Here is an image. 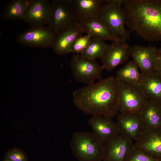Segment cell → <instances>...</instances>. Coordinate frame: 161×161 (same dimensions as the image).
<instances>
[{"mask_svg":"<svg viewBox=\"0 0 161 161\" xmlns=\"http://www.w3.org/2000/svg\"><path fill=\"white\" fill-rule=\"evenodd\" d=\"M120 82L111 76L82 87L73 93V102L87 114L112 117L119 113Z\"/></svg>","mask_w":161,"mask_h":161,"instance_id":"obj_1","label":"cell"},{"mask_svg":"<svg viewBox=\"0 0 161 161\" xmlns=\"http://www.w3.org/2000/svg\"><path fill=\"white\" fill-rule=\"evenodd\" d=\"M126 24L145 41H161V0H124Z\"/></svg>","mask_w":161,"mask_h":161,"instance_id":"obj_2","label":"cell"},{"mask_svg":"<svg viewBox=\"0 0 161 161\" xmlns=\"http://www.w3.org/2000/svg\"><path fill=\"white\" fill-rule=\"evenodd\" d=\"M70 146L73 155L79 161L103 160L104 143L93 132H75Z\"/></svg>","mask_w":161,"mask_h":161,"instance_id":"obj_3","label":"cell"},{"mask_svg":"<svg viewBox=\"0 0 161 161\" xmlns=\"http://www.w3.org/2000/svg\"><path fill=\"white\" fill-rule=\"evenodd\" d=\"M124 1L104 0L99 18L115 40L127 41L130 38V31L125 28V14L122 7Z\"/></svg>","mask_w":161,"mask_h":161,"instance_id":"obj_4","label":"cell"},{"mask_svg":"<svg viewBox=\"0 0 161 161\" xmlns=\"http://www.w3.org/2000/svg\"><path fill=\"white\" fill-rule=\"evenodd\" d=\"M119 82V113L141 114L149 100L139 86Z\"/></svg>","mask_w":161,"mask_h":161,"instance_id":"obj_5","label":"cell"},{"mask_svg":"<svg viewBox=\"0 0 161 161\" xmlns=\"http://www.w3.org/2000/svg\"><path fill=\"white\" fill-rule=\"evenodd\" d=\"M70 66L74 79L87 85L100 79L104 69L96 60L87 58L78 54H73L70 60Z\"/></svg>","mask_w":161,"mask_h":161,"instance_id":"obj_6","label":"cell"},{"mask_svg":"<svg viewBox=\"0 0 161 161\" xmlns=\"http://www.w3.org/2000/svg\"><path fill=\"white\" fill-rule=\"evenodd\" d=\"M56 36V33L48 25L30 27L20 33L16 40L18 43L24 46L48 48L52 47Z\"/></svg>","mask_w":161,"mask_h":161,"instance_id":"obj_7","label":"cell"},{"mask_svg":"<svg viewBox=\"0 0 161 161\" xmlns=\"http://www.w3.org/2000/svg\"><path fill=\"white\" fill-rule=\"evenodd\" d=\"M52 15L48 25L56 34L77 21L70 0H52Z\"/></svg>","mask_w":161,"mask_h":161,"instance_id":"obj_8","label":"cell"},{"mask_svg":"<svg viewBox=\"0 0 161 161\" xmlns=\"http://www.w3.org/2000/svg\"><path fill=\"white\" fill-rule=\"evenodd\" d=\"M131 47L126 41H112L100 58L104 69L112 71L126 62L130 56Z\"/></svg>","mask_w":161,"mask_h":161,"instance_id":"obj_9","label":"cell"},{"mask_svg":"<svg viewBox=\"0 0 161 161\" xmlns=\"http://www.w3.org/2000/svg\"><path fill=\"white\" fill-rule=\"evenodd\" d=\"M52 13V3L47 0H31L23 20L30 27L48 25Z\"/></svg>","mask_w":161,"mask_h":161,"instance_id":"obj_10","label":"cell"},{"mask_svg":"<svg viewBox=\"0 0 161 161\" xmlns=\"http://www.w3.org/2000/svg\"><path fill=\"white\" fill-rule=\"evenodd\" d=\"M158 49L149 45H135L131 47L130 56L137 65L141 73L145 75L154 72Z\"/></svg>","mask_w":161,"mask_h":161,"instance_id":"obj_11","label":"cell"},{"mask_svg":"<svg viewBox=\"0 0 161 161\" xmlns=\"http://www.w3.org/2000/svg\"><path fill=\"white\" fill-rule=\"evenodd\" d=\"M117 124L120 134L136 141L145 131L140 114L119 113Z\"/></svg>","mask_w":161,"mask_h":161,"instance_id":"obj_12","label":"cell"},{"mask_svg":"<svg viewBox=\"0 0 161 161\" xmlns=\"http://www.w3.org/2000/svg\"><path fill=\"white\" fill-rule=\"evenodd\" d=\"M112 118L104 115H94L88 121L92 132L104 143L111 141L120 134L117 123Z\"/></svg>","mask_w":161,"mask_h":161,"instance_id":"obj_13","label":"cell"},{"mask_svg":"<svg viewBox=\"0 0 161 161\" xmlns=\"http://www.w3.org/2000/svg\"><path fill=\"white\" fill-rule=\"evenodd\" d=\"M84 33L78 21L56 34L52 47L55 53L64 55L71 53L73 44L76 40Z\"/></svg>","mask_w":161,"mask_h":161,"instance_id":"obj_14","label":"cell"},{"mask_svg":"<svg viewBox=\"0 0 161 161\" xmlns=\"http://www.w3.org/2000/svg\"><path fill=\"white\" fill-rule=\"evenodd\" d=\"M134 141L120 134L111 141L104 143L103 161H124L132 149Z\"/></svg>","mask_w":161,"mask_h":161,"instance_id":"obj_15","label":"cell"},{"mask_svg":"<svg viewBox=\"0 0 161 161\" xmlns=\"http://www.w3.org/2000/svg\"><path fill=\"white\" fill-rule=\"evenodd\" d=\"M133 148L161 160V130L145 131L134 143Z\"/></svg>","mask_w":161,"mask_h":161,"instance_id":"obj_16","label":"cell"},{"mask_svg":"<svg viewBox=\"0 0 161 161\" xmlns=\"http://www.w3.org/2000/svg\"><path fill=\"white\" fill-rule=\"evenodd\" d=\"M77 21L99 17L104 0H70Z\"/></svg>","mask_w":161,"mask_h":161,"instance_id":"obj_17","label":"cell"},{"mask_svg":"<svg viewBox=\"0 0 161 161\" xmlns=\"http://www.w3.org/2000/svg\"><path fill=\"white\" fill-rule=\"evenodd\" d=\"M139 86L149 100L161 106V76L155 72L143 75Z\"/></svg>","mask_w":161,"mask_h":161,"instance_id":"obj_18","label":"cell"},{"mask_svg":"<svg viewBox=\"0 0 161 161\" xmlns=\"http://www.w3.org/2000/svg\"><path fill=\"white\" fill-rule=\"evenodd\" d=\"M145 131L161 130V106L148 100L140 114Z\"/></svg>","mask_w":161,"mask_h":161,"instance_id":"obj_19","label":"cell"},{"mask_svg":"<svg viewBox=\"0 0 161 161\" xmlns=\"http://www.w3.org/2000/svg\"><path fill=\"white\" fill-rule=\"evenodd\" d=\"M84 33L101 39L112 41L115 38L99 17L85 21H78Z\"/></svg>","mask_w":161,"mask_h":161,"instance_id":"obj_20","label":"cell"},{"mask_svg":"<svg viewBox=\"0 0 161 161\" xmlns=\"http://www.w3.org/2000/svg\"><path fill=\"white\" fill-rule=\"evenodd\" d=\"M133 60L118 70L116 77L120 82L139 86L143 75Z\"/></svg>","mask_w":161,"mask_h":161,"instance_id":"obj_21","label":"cell"},{"mask_svg":"<svg viewBox=\"0 0 161 161\" xmlns=\"http://www.w3.org/2000/svg\"><path fill=\"white\" fill-rule=\"evenodd\" d=\"M31 0H12L5 7L2 16L7 20L22 19L30 4Z\"/></svg>","mask_w":161,"mask_h":161,"instance_id":"obj_22","label":"cell"},{"mask_svg":"<svg viewBox=\"0 0 161 161\" xmlns=\"http://www.w3.org/2000/svg\"><path fill=\"white\" fill-rule=\"evenodd\" d=\"M104 41L97 38L92 37L86 48L80 54L91 59H100L104 54L109 45Z\"/></svg>","mask_w":161,"mask_h":161,"instance_id":"obj_23","label":"cell"},{"mask_svg":"<svg viewBox=\"0 0 161 161\" xmlns=\"http://www.w3.org/2000/svg\"><path fill=\"white\" fill-rule=\"evenodd\" d=\"M145 153L133 148L124 161H160Z\"/></svg>","mask_w":161,"mask_h":161,"instance_id":"obj_24","label":"cell"},{"mask_svg":"<svg viewBox=\"0 0 161 161\" xmlns=\"http://www.w3.org/2000/svg\"><path fill=\"white\" fill-rule=\"evenodd\" d=\"M92 36L88 34L78 37L73 44L71 53L80 54L86 48Z\"/></svg>","mask_w":161,"mask_h":161,"instance_id":"obj_25","label":"cell"},{"mask_svg":"<svg viewBox=\"0 0 161 161\" xmlns=\"http://www.w3.org/2000/svg\"><path fill=\"white\" fill-rule=\"evenodd\" d=\"M4 159L9 161H27L25 154L17 148H13L8 151Z\"/></svg>","mask_w":161,"mask_h":161,"instance_id":"obj_26","label":"cell"},{"mask_svg":"<svg viewBox=\"0 0 161 161\" xmlns=\"http://www.w3.org/2000/svg\"><path fill=\"white\" fill-rule=\"evenodd\" d=\"M154 72L161 76V55L158 53L156 58Z\"/></svg>","mask_w":161,"mask_h":161,"instance_id":"obj_27","label":"cell"},{"mask_svg":"<svg viewBox=\"0 0 161 161\" xmlns=\"http://www.w3.org/2000/svg\"><path fill=\"white\" fill-rule=\"evenodd\" d=\"M158 53L159 54L161 55V47L158 49Z\"/></svg>","mask_w":161,"mask_h":161,"instance_id":"obj_28","label":"cell"},{"mask_svg":"<svg viewBox=\"0 0 161 161\" xmlns=\"http://www.w3.org/2000/svg\"><path fill=\"white\" fill-rule=\"evenodd\" d=\"M2 161H9L8 160H7L6 159H4V160H3Z\"/></svg>","mask_w":161,"mask_h":161,"instance_id":"obj_29","label":"cell"},{"mask_svg":"<svg viewBox=\"0 0 161 161\" xmlns=\"http://www.w3.org/2000/svg\"><path fill=\"white\" fill-rule=\"evenodd\" d=\"M160 161H161V160H160Z\"/></svg>","mask_w":161,"mask_h":161,"instance_id":"obj_30","label":"cell"}]
</instances>
